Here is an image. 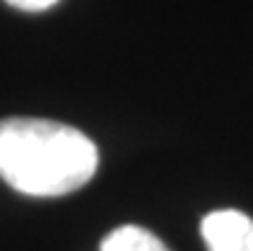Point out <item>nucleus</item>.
I'll return each mask as SVG.
<instances>
[{
	"mask_svg": "<svg viewBox=\"0 0 253 251\" xmlns=\"http://www.w3.org/2000/svg\"><path fill=\"white\" fill-rule=\"evenodd\" d=\"M97 161V146L67 123L46 118L0 121V177L23 195H69L92 180Z\"/></svg>",
	"mask_w": 253,
	"mask_h": 251,
	"instance_id": "f257e3e1",
	"label": "nucleus"
},
{
	"mask_svg": "<svg viewBox=\"0 0 253 251\" xmlns=\"http://www.w3.org/2000/svg\"><path fill=\"white\" fill-rule=\"evenodd\" d=\"M200 231L210 251H253V218L241 210L205 215Z\"/></svg>",
	"mask_w": 253,
	"mask_h": 251,
	"instance_id": "f03ea898",
	"label": "nucleus"
},
{
	"mask_svg": "<svg viewBox=\"0 0 253 251\" xmlns=\"http://www.w3.org/2000/svg\"><path fill=\"white\" fill-rule=\"evenodd\" d=\"M100 251H169L159 236L141 226H118L100 244Z\"/></svg>",
	"mask_w": 253,
	"mask_h": 251,
	"instance_id": "7ed1b4c3",
	"label": "nucleus"
},
{
	"mask_svg": "<svg viewBox=\"0 0 253 251\" xmlns=\"http://www.w3.org/2000/svg\"><path fill=\"white\" fill-rule=\"evenodd\" d=\"M8 5L18 8V10H28V13H36V10H46L51 8L54 3H59V0H5Z\"/></svg>",
	"mask_w": 253,
	"mask_h": 251,
	"instance_id": "20e7f679",
	"label": "nucleus"
}]
</instances>
